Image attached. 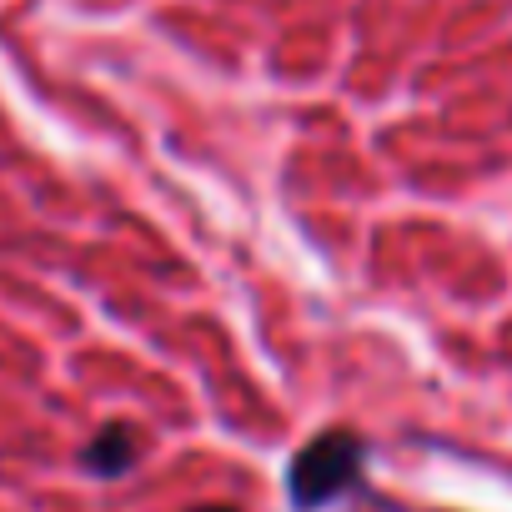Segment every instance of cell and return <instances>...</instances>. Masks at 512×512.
I'll use <instances>...</instances> for the list:
<instances>
[{"label":"cell","mask_w":512,"mask_h":512,"mask_svg":"<svg viewBox=\"0 0 512 512\" xmlns=\"http://www.w3.org/2000/svg\"><path fill=\"white\" fill-rule=\"evenodd\" d=\"M357 462H362V442L347 437V432H327L317 437L312 447H302V457L292 462V492L302 507H317V502H332L352 477H357Z\"/></svg>","instance_id":"cell-1"},{"label":"cell","mask_w":512,"mask_h":512,"mask_svg":"<svg viewBox=\"0 0 512 512\" xmlns=\"http://www.w3.org/2000/svg\"><path fill=\"white\" fill-rule=\"evenodd\" d=\"M136 452H141L136 427L111 422V427H101V437L81 452V467H86V472H96V477H121V472H131V467H136Z\"/></svg>","instance_id":"cell-2"},{"label":"cell","mask_w":512,"mask_h":512,"mask_svg":"<svg viewBox=\"0 0 512 512\" xmlns=\"http://www.w3.org/2000/svg\"><path fill=\"white\" fill-rule=\"evenodd\" d=\"M201 512H231V507H201Z\"/></svg>","instance_id":"cell-3"}]
</instances>
